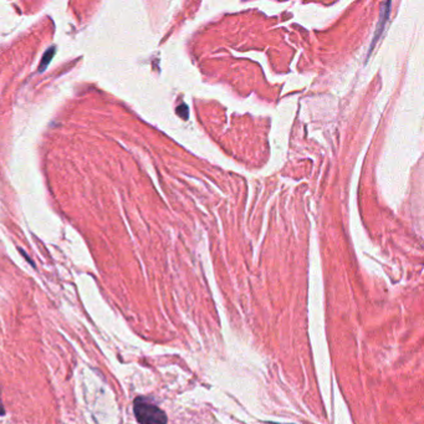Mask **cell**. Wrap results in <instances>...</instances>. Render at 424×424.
<instances>
[{
	"label": "cell",
	"mask_w": 424,
	"mask_h": 424,
	"mask_svg": "<svg viewBox=\"0 0 424 424\" xmlns=\"http://www.w3.org/2000/svg\"><path fill=\"white\" fill-rule=\"evenodd\" d=\"M133 412L140 424H167L166 413L144 397H137L133 403Z\"/></svg>",
	"instance_id": "obj_1"
},
{
	"label": "cell",
	"mask_w": 424,
	"mask_h": 424,
	"mask_svg": "<svg viewBox=\"0 0 424 424\" xmlns=\"http://www.w3.org/2000/svg\"><path fill=\"white\" fill-rule=\"evenodd\" d=\"M390 5H392V3H390V1H388V3H386V4H382V8H381V15H379L378 25H377L376 33H374L373 40H372L371 48H370V53H372V50H373V46L376 45L377 41H378V39H379V36L382 35L383 30H385V26H386V24H387L388 17H389V13H390Z\"/></svg>",
	"instance_id": "obj_2"
},
{
	"label": "cell",
	"mask_w": 424,
	"mask_h": 424,
	"mask_svg": "<svg viewBox=\"0 0 424 424\" xmlns=\"http://www.w3.org/2000/svg\"><path fill=\"white\" fill-rule=\"evenodd\" d=\"M53 55H55V48L48 49V51L44 53V56H42V60H41V64H40V66H39L40 72H44V71L46 70V68H48L49 64H50V61H51V59L53 57Z\"/></svg>",
	"instance_id": "obj_3"
},
{
	"label": "cell",
	"mask_w": 424,
	"mask_h": 424,
	"mask_svg": "<svg viewBox=\"0 0 424 424\" xmlns=\"http://www.w3.org/2000/svg\"><path fill=\"white\" fill-rule=\"evenodd\" d=\"M177 113L179 117H182L183 120H188L189 117V110L188 106L186 104H182L180 106L177 107Z\"/></svg>",
	"instance_id": "obj_4"
},
{
	"label": "cell",
	"mask_w": 424,
	"mask_h": 424,
	"mask_svg": "<svg viewBox=\"0 0 424 424\" xmlns=\"http://www.w3.org/2000/svg\"><path fill=\"white\" fill-rule=\"evenodd\" d=\"M4 413H5V409H4L3 403H1V398H0V416H3Z\"/></svg>",
	"instance_id": "obj_5"
}]
</instances>
